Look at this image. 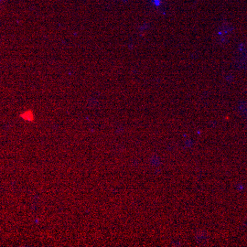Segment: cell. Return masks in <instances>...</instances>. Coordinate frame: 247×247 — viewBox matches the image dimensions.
<instances>
[{
    "label": "cell",
    "mask_w": 247,
    "mask_h": 247,
    "mask_svg": "<svg viewBox=\"0 0 247 247\" xmlns=\"http://www.w3.org/2000/svg\"><path fill=\"white\" fill-rule=\"evenodd\" d=\"M20 116L26 121H33L34 120V114L31 112V111H25Z\"/></svg>",
    "instance_id": "6da1fadb"
}]
</instances>
